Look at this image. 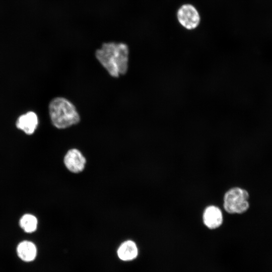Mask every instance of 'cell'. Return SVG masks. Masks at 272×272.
I'll return each instance as SVG.
<instances>
[{
    "label": "cell",
    "instance_id": "277c9868",
    "mask_svg": "<svg viewBox=\"0 0 272 272\" xmlns=\"http://www.w3.org/2000/svg\"><path fill=\"white\" fill-rule=\"evenodd\" d=\"M177 20L182 27L188 30L196 28L200 23V15L197 9L191 4H184L178 10Z\"/></svg>",
    "mask_w": 272,
    "mask_h": 272
},
{
    "label": "cell",
    "instance_id": "5b68a950",
    "mask_svg": "<svg viewBox=\"0 0 272 272\" xmlns=\"http://www.w3.org/2000/svg\"><path fill=\"white\" fill-rule=\"evenodd\" d=\"M205 226L211 230L216 229L221 227L223 223V215L221 210L214 205L207 207L202 216Z\"/></svg>",
    "mask_w": 272,
    "mask_h": 272
},
{
    "label": "cell",
    "instance_id": "52a82bcc",
    "mask_svg": "<svg viewBox=\"0 0 272 272\" xmlns=\"http://www.w3.org/2000/svg\"><path fill=\"white\" fill-rule=\"evenodd\" d=\"M38 123L36 114L30 111L21 115L17 119L16 126L27 134H32L37 128Z\"/></svg>",
    "mask_w": 272,
    "mask_h": 272
},
{
    "label": "cell",
    "instance_id": "7a4b0ae2",
    "mask_svg": "<svg viewBox=\"0 0 272 272\" xmlns=\"http://www.w3.org/2000/svg\"><path fill=\"white\" fill-rule=\"evenodd\" d=\"M49 113L53 125L58 129L68 128L80 121V116L75 106L62 97L54 98L50 101Z\"/></svg>",
    "mask_w": 272,
    "mask_h": 272
},
{
    "label": "cell",
    "instance_id": "ba28073f",
    "mask_svg": "<svg viewBox=\"0 0 272 272\" xmlns=\"http://www.w3.org/2000/svg\"><path fill=\"white\" fill-rule=\"evenodd\" d=\"M139 253L136 243L130 240L123 242L117 250V256L123 261H132L135 259Z\"/></svg>",
    "mask_w": 272,
    "mask_h": 272
},
{
    "label": "cell",
    "instance_id": "9c48e42d",
    "mask_svg": "<svg viewBox=\"0 0 272 272\" xmlns=\"http://www.w3.org/2000/svg\"><path fill=\"white\" fill-rule=\"evenodd\" d=\"M18 257L25 262L33 261L36 257L37 250L35 244L29 241H23L17 247Z\"/></svg>",
    "mask_w": 272,
    "mask_h": 272
},
{
    "label": "cell",
    "instance_id": "8992f818",
    "mask_svg": "<svg viewBox=\"0 0 272 272\" xmlns=\"http://www.w3.org/2000/svg\"><path fill=\"white\" fill-rule=\"evenodd\" d=\"M86 162L85 157L77 149L69 150L64 158V163L66 167L73 173H79L83 170Z\"/></svg>",
    "mask_w": 272,
    "mask_h": 272
},
{
    "label": "cell",
    "instance_id": "6da1fadb",
    "mask_svg": "<svg viewBox=\"0 0 272 272\" xmlns=\"http://www.w3.org/2000/svg\"><path fill=\"white\" fill-rule=\"evenodd\" d=\"M98 61L112 77L125 75L128 68L129 48L122 42H109L102 44L95 52Z\"/></svg>",
    "mask_w": 272,
    "mask_h": 272
},
{
    "label": "cell",
    "instance_id": "3957f363",
    "mask_svg": "<svg viewBox=\"0 0 272 272\" xmlns=\"http://www.w3.org/2000/svg\"><path fill=\"white\" fill-rule=\"evenodd\" d=\"M249 195L248 191L239 187L228 189L223 196V208L230 214H241L249 208Z\"/></svg>",
    "mask_w": 272,
    "mask_h": 272
},
{
    "label": "cell",
    "instance_id": "30bf717a",
    "mask_svg": "<svg viewBox=\"0 0 272 272\" xmlns=\"http://www.w3.org/2000/svg\"><path fill=\"white\" fill-rule=\"evenodd\" d=\"M19 223L21 228L26 233H31L37 229L38 221L33 215H24L20 219Z\"/></svg>",
    "mask_w": 272,
    "mask_h": 272
}]
</instances>
